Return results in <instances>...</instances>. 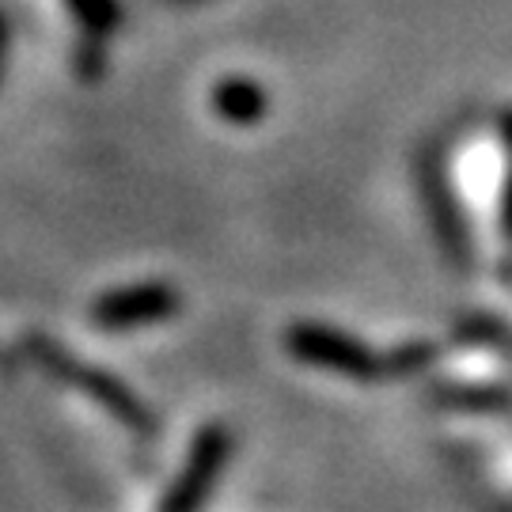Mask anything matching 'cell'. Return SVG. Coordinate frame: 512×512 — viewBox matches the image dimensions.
<instances>
[{"instance_id": "11", "label": "cell", "mask_w": 512, "mask_h": 512, "mask_svg": "<svg viewBox=\"0 0 512 512\" xmlns=\"http://www.w3.org/2000/svg\"><path fill=\"white\" fill-rule=\"evenodd\" d=\"M501 236L512 239V171L505 175V190H501Z\"/></svg>"}, {"instance_id": "4", "label": "cell", "mask_w": 512, "mask_h": 512, "mask_svg": "<svg viewBox=\"0 0 512 512\" xmlns=\"http://www.w3.org/2000/svg\"><path fill=\"white\" fill-rule=\"evenodd\" d=\"M183 304V296L171 285H133V289H118L95 300L92 323L103 330H129V327H148V323H164L171 319Z\"/></svg>"}, {"instance_id": "12", "label": "cell", "mask_w": 512, "mask_h": 512, "mask_svg": "<svg viewBox=\"0 0 512 512\" xmlns=\"http://www.w3.org/2000/svg\"><path fill=\"white\" fill-rule=\"evenodd\" d=\"M4 50H8V19L0 16V69H4Z\"/></svg>"}, {"instance_id": "9", "label": "cell", "mask_w": 512, "mask_h": 512, "mask_svg": "<svg viewBox=\"0 0 512 512\" xmlns=\"http://www.w3.org/2000/svg\"><path fill=\"white\" fill-rule=\"evenodd\" d=\"M69 8H73V16L84 23V31H92V35H110L114 27H118V19H122V8H118V0H65Z\"/></svg>"}, {"instance_id": "5", "label": "cell", "mask_w": 512, "mask_h": 512, "mask_svg": "<svg viewBox=\"0 0 512 512\" xmlns=\"http://www.w3.org/2000/svg\"><path fill=\"white\" fill-rule=\"evenodd\" d=\"M421 190H425V209H429V220H433V232H437L444 255L452 258V266H467L471 239H467L463 217H459L456 202H452V190H448V179L437 167V160L421 164Z\"/></svg>"}, {"instance_id": "3", "label": "cell", "mask_w": 512, "mask_h": 512, "mask_svg": "<svg viewBox=\"0 0 512 512\" xmlns=\"http://www.w3.org/2000/svg\"><path fill=\"white\" fill-rule=\"evenodd\" d=\"M232 452V433L224 425H205L194 437V448L186 456L183 475L171 482L160 512H198L209 501L213 486H217L220 471H224V459Z\"/></svg>"}, {"instance_id": "8", "label": "cell", "mask_w": 512, "mask_h": 512, "mask_svg": "<svg viewBox=\"0 0 512 512\" xmlns=\"http://www.w3.org/2000/svg\"><path fill=\"white\" fill-rule=\"evenodd\" d=\"M437 349L429 342H406V346L391 349L384 357V380H403V376H418L425 368L433 365Z\"/></svg>"}, {"instance_id": "1", "label": "cell", "mask_w": 512, "mask_h": 512, "mask_svg": "<svg viewBox=\"0 0 512 512\" xmlns=\"http://www.w3.org/2000/svg\"><path fill=\"white\" fill-rule=\"evenodd\" d=\"M27 349H31V357H35L38 365L54 372L57 380H65V384H73L76 391L92 395L95 403L103 406V410H110L114 418L126 425L129 433H137V437H152V433H156V418L145 410V403H141L126 384H118L110 372H99V368L76 361L73 353H65L54 338H42V334H31Z\"/></svg>"}, {"instance_id": "6", "label": "cell", "mask_w": 512, "mask_h": 512, "mask_svg": "<svg viewBox=\"0 0 512 512\" xmlns=\"http://www.w3.org/2000/svg\"><path fill=\"white\" fill-rule=\"evenodd\" d=\"M266 88H258L255 80H220L217 88H213V110H217L224 122H232V126H251L258 122L262 114H266Z\"/></svg>"}, {"instance_id": "2", "label": "cell", "mask_w": 512, "mask_h": 512, "mask_svg": "<svg viewBox=\"0 0 512 512\" xmlns=\"http://www.w3.org/2000/svg\"><path fill=\"white\" fill-rule=\"evenodd\" d=\"M285 346L304 365L330 368L338 376L365 380V384L384 380V357H376L365 342H357V338H349V334H342V330L334 327H323V323H296L285 334Z\"/></svg>"}, {"instance_id": "13", "label": "cell", "mask_w": 512, "mask_h": 512, "mask_svg": "<svg viewBox=\"0 0 512 512\" xmlns=\"http://www.w3.org/2000/svg\"><path fill=\"white\" fill-rule=\"evenodd\" d=\"M501 133H505V141H509V148H512V110L501 114Z\"/></svg>"}, {"instance_id": "7", "label": "cell", "mask_w": 512, "mask_h": 512, "mask_svg": "<svg viewBox=\"0 0 512 512\" xmlns=\"http://www.w3.org/2000/svg\"><path fill=\"white\" fill-rule=\"evenodd\" d=\"M456 338L459 342H471V346H490L512 361V327L497 323L490 315H471V319H463L456 327Z\"/></svg>"}, {"instance_id": "10", "label": "cell", "mask_w": 512, "mask_h": 512, "mask_svg": "<svg viewBox=\"0 0 512 512\" xmlns=\"http://www.w3.org/2000/svg\"><path fill=\"white\" fill-rule=\"evenodd\" d=\"M440 399L448 406H463V410H494V414L512 410L509 395H501V391H482V387H444Z\"/></svg>"}]
</instances>
